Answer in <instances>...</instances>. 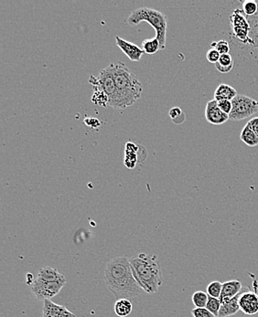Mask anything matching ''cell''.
Listing matches in <instances>:
<instances>
[{"mask_svg": "<svg viewBox=\"0 0 258 317\" xmlns=\"http://www.w3.org/2000/svg\"><path fill=\"white\" fill-rule=\"evenodd\" d=\"M170 117L176 125H180L185 121V113L179 107H173L169 113Z\"/></svg>", "mask_w": 258, "mask_h": 317, "instance_id": "cell-28", "label": "cell"}, {"mask_svg": "<svg viewBox=\"0 0 258 317\" xmlns=\"http://www.w3.org/2000/svg\"><path fill=\"white\" fill-rule=\"evenodd\" d=\"M37 279H40L45 282H60L66 283L65 277L62 274H60L58 270L54 269L50 266L41 267L38 272Z\"/></svg>", "mask_w": 258, "mask_h": 317, "instance_id": "cell-16", "label": "cell"}, {"mask_svg": "<svg viewBox=\"0 0 258 317\" xmlns=\"http://www.w3.org/2000/svg\"><path fill=\"white\" fill-rule=\"evenodd\" d=\"M192 314L193 317H215L206 307L204 308L195 307L192 311Z\"/></svg>", "mask_w": 258, "mask_h": 317, "instance_id": "cell-30", "label": "cell"}, {"mask_svg": "<svg viewBox=\"0 0 258 317\" xmlns=\"http://www.w3.org/2000/svg\"><path fill=\"white\" fill-rule=\"evenodd\" d=\"M104 281L115 299H128L142 295L144 291L132 273L129 258L115 257L106 264Z\"/></svg>", "mask_w": 258, "mask_h": 317, "instance_id": "cell-1", "label": "cell"}, {"mask_svg": "<svg viewBox=\"0 0 258 317\" xmlns=\"http://www.w3.org/2000/svg\"><path fill=\"white\" fill-rule=\"evenodd\" d=\"M114 308V313L118 316L126 317L131 313L133 305L128 299H119L116 300Z\"/></svg>", "mask_w": 258, "mask_h": 317, "instance_id": "cell-19", "label": "cell"}, {"mask_svg": "<svg viewBox=\"0 0 258 317\" xmlns=\"http://www.w3.org/2000/svg\"><path fill=\"white\" fill-rule=\"evenodd\" d=\"M205 118L207 122L210 123L215 126H221L229 119V114L223 113L221 109L219 108L217 101L210 100L207 103L205 108Z\"/></svg>", "mask_w": 258, "mask_h": 317, "instance_id": "cell-9", "label": "cell"}, {"mask_svg": "<svg viewBox=\"0 0 258 317\" xmlns=\"http://www.w3.org/2000/svg\"><path fill=\"white\" fill-rule=\"evenodd\" d=\"M222 290H223V283L219 281H214L209 283V285L207 286L208 296L215 297V298H220Z\"/></svg>", "mask_w": 258, "mask_h": 317, "instance_id": "cell-25", "label": "cell"}, {"mask_svg": "<svg viewBox=\"0 0 258 317\" xmlns=\"http://www.w3.org/2000/svg\"><path fill=\"white\" fill-rule=\"evenodd\" d=\"M108 67L113 74L124 109L134 105L140 99L143 91L142 84L136 74L123 62L111 63Z\"/></svg>", "mask_w": 258, "mask_h": 317, "instance_id": "cell-3", "label": "cell"}, {"mask_svg": "<svg viewBox=\"0 0 258 317\" xmlns=\"http://www.w3.org/2000/svg\"><path fill=\"white\" fill-rule=\"evenodd\" d=\"M142 50L145 53L152 55L159 52L162 48L158 39L155 37L153 39H145L142 42Z\"/></svg>", "mask_w": 258, "mask_h": 317, "instance_id": "cell-23", "label": "cell"}, {"mask_svg": "<svg viewBox=\"0 0 258 317\" xmlns=\"http://www.w3.org/2000/svg\"><path fill=\"white\" fill-rule=\"evenodd\" d=\"M240 310L247 315H254L258 313V295L250 289L245 291L239 300Z\"/></svg>", "mask_w": 258, "mask_h": 317, "instance_id": "cell-10", "label": "cell"}, {"mask_svg": "<svg viewBox=\"0 0 258 317\" xmlns=\"http://www.w3.org/2000/svg\"><path fill=\"white\" fill-rule=\"evenodd\" d=\"M250 25V39L253 41V47L258 48V10L252 17H247Z\"/></svg>", "mask_w": 258, "mask_h": 317, "instance_id": "cell-22", "label": "cell"}, {"mask_svg": "<svg viewBox=\"0 0 258 317\" xmlns=\"http://www.w3.org/2000/svg\"><path fill=\"white\" fill-rule=\"evenodd\" d=\"M237 95L238 94H237V90L234 88L228 85V84L222 83L215 90V100L217 101V102L222 100L232 101Z\"/></svg>", "mask_w": 258, "mask_h": 317, "instance_id": "cell-17", "label": "cell"}, {"mask_svg": "<svg viewBox=\"0 0 258 317\" xmlns=\"http://www.w3.org/2000/svg\"><path fill=\"white\" fill-rule=\"evenodd\" d=\"M146 21L153 27L156 31V38L161 45L162 50L166 48L168 21L166 15L156 9L140 8L132 12L127 18L129 26H136L140 22Z\"/></svg>", "mask_w": 258, "mask_h": 317, "instance_id": "cell-4", "label": "cell"}, {"mask_svg": "<svg viewBox=\"0 0 258 317\" xmlns=\"http://www.w3.org/2000/svg\"><path fill=\"white\" fill-rule=\"evenodd\" d=\"M65 284V282H45L36 278L31 284V291L36 298L40 301L51 300L57 296Z\"/></svg>", "mask_w": 258, "mask_h": 317, "instance_id": "cell-8", "label": "cell"}, {"mask_svg": "<svg viewBox=\"0 0 258 317\" xmlns=\"http://www.w3.org/2000/svg\"><path fill=\"white\" fill-rule=\"evenodd\" d=\"M217 103H218L219 108L221 109L223 113L226 114L231 113L232 109V101L222 100L219 101Z\"/></svg>", "mask_w": 258, "mask_h": 317, "instance_id": "cell-32", "label": "cell"}, {"mask_svg": "<svg viewBox=\"0 0 258 317\" xmlns=\"http://www.w3.org/2000/svg\"><path fill=\"white\" fill-rule=\"evenodd\" d=\"M132 273L145 294L158 292L163 283V276L158 257L148 253H139L129 258Z\"/></svg>", "mask_w": 258, "mask_h": 317, "instance_id": "cell-2", "label": "cell"}, {"mask_svg": "<svg viewBox=\"0 0 258 317\" xmlns=\"http://www.w3.org/2000/svg\"><path fill=\"white\" fill-rule=\"evenodd\" d=\"M243 284L238 280H232L223 282V290L220 296L221 303H224L228 300L232 299L234 296H237L243 289Z\"/></svg>", "mask_w": 258, "mask_h": 317, "instance_id": "cell-14", "label": "cell"}, {"mask_svg": "<svg viewBox=\"0 0 258 317\" xmlns=\"http://www.w3.org/2000/svg\"><path fill=\"white\" fill-rule=\"evenodd\" d=\"M220 57H221V54L215 48H210L206 54V58H207L208 61L210 63H214V64H216L218 62Z\"/></svg>", "mask_w": 258, "mask_h": 317, "instance_id": "cell-31", "label": "cell"}, {"mask_svg": "<svg viewBox=\"0 0 258 317\" xmlns=\"http://www.w3.org/2000/svg\"><path fill=\"white\" fill-rule=\"evenodd\" d=\"M243 11L246 17H252L256 14L258 10V3L253 0H246L243 3Z\"/></svg>", "mask_w": 258, "mask_h": 317, "instance_id": "cell-27", "label": "cell"}, {"mask_svg": "<svg viewBox=\"0 0 258 317\" xmlns=\"http://www.w3.org/2000/svg\"><path fill=\"white\" fill-rule=\"evenodd\" d=\"M230 24L232 33L242 43L253 46V41L250 39V25L246 15L243 9H236L230 16Z\"/></svg>", "mask_w": 258, "mask_h": 317, "instance_id": "cell-7", "label": "cell"}, {"mask_svg": "<svg viewBox=\"0 0 258 317\" xmlns=\"http://www.w3.org/2000/svg\"><path fill=\"white\" fill-rule=\"evenodd\" d=\"M221 306H222V303H221V301H220L219 298H215V297L209 296L208 302H207V304H206V308L208 309L215 317H218Z\"/></svg>", "mask_w": 258, "mask_h": 317, "instance_id": "cell-26", "label": "cell"}, {"mask_svg": "<svg viewBox=\"0 0 258 317\" xmlns=\"http://www.w3.org/2000/svg\"><path fill=\"white\" fill-rule=\"evenodd\" d=\"M116 45L123 53H125L128 59L132 61H139L144 54V51L136 44L132 43L126 39L120 38L119 36L115 37Z\"/></svg>", "mask_w": 258, "mask_h": 317, "instance_id": "cell-11", "label": "cell"}, {"mask_svg": "<svg viewBox=\"0 0 258 317\" xmlns=\"http://www.w3.org/2000/svg\"><path fill=\"white\" fill-rule=\"evenodd\" d=\"M89 83L92 84V86H97L105 91L106 95L109 98L108 106H111L114 109H124L122 101H121L118 88L114 83L113 74L108 66L104 70H101L98 77L91 76Z\"/></svg>", "mask_w": 258, "mask_h": 317, "instance_id": "cell-5", "label": "cell"}, {"mask_svg": "<svg viewBox=\"0 0 258 317\" xmlns=\"http://www.w3.org/2000/svg\"><path fill=\"white\" fill-rule=\"evenodd\" d=\"M83 123L85 124V126H89L90 128H92V129H97V128L102 126V123H101L99 119H97V118L96 117H92V116L85 118V119L83 120Z\"/></svg>", "mask_w": 258, "mask_h": 317, "instance_id": "cell-33", "label": "cell"}, {"mask_svg": "<svg viewBox=\"0 0 258 317\" xmlns=\"http://www.w3.org/2000/svg\"><path fill=\"white\" fill-rule=\"evenodd\" d=\"M215 67L221 74H228L233 68V59L231 54H223L220 57L218 62L215 64Z\"/></svg>", "mask_w": 258, "mask_h": 317, "instance_id": "cell-20", "label": "cell"}, {"mask_svg": "<svg viewBox=\"0 0 258 317\" xmlns=\"http://www.w3.org/2000/svg\"><path fill=\"white\" fill-rule=\"evenodd\" d=\"M212 48H215L221 55L223 54H229L230 52V46L226 40H219L217 42H213L210 44Z\"/></svg>", "mask_w": 258, "mask_h": 317, "instance_id": "cell-29", "label": "cell"}, {"mask_svg": "<svg viewBox=\"0 0 258 317\" xmlns=\"http://www.w3.org/2000/svg\"><path fill=\"white\" fill-rule=\"evenodd\" d=\"M240 138L244 143L250 148H254L258 145V136L255 135L254 131L251 129L247 124L241 132Z\"/></svg>", "mask_w": 258, "mask_h": 317, "instance_id": "cell-18", "label": "cell"}, {"mask_svg": "<svg viewBox=\"0 0 258 317\" xmlns=\"http://www.w3.org/2000/svg\"><path fill=\"white\" fill-rule=\"evenodd\" d=\"M209 296L207 292L202 291H195L193 296V303L195 307L198 308H204L206 307V304L208 302Z\"/></svg>", "mask_w": 258, "mask_h": 317, "instance_id": "cell-24", "label": "cell"}, {"mask_svg": "<svg viewBox=\"0 0 258 317\" xmlns=\"http://www.w3.org/2000/svg\"><path fill=\"white\" fill-rule=\"evenodd\" d=\"M232 112L229 119L232 121H241L251 117L258 112V102L248 96L238 95L232 101Z\"/></svg>", "mask_w": 258, "mask_h": 317, "instance_id": "cell-6", "label": "cell"}, {"mask_svg": "<svg viewBox=\"0 0 258 317\" xmlns=\"http://www.w3.org/2000/svg\"><path fill=\"white\" fill-rule=\"evenodd\" d=\"M140 147H137L132 142H127L126 143V150H125V159L124 165L127 166L128 169H133L136 166L138 162V156Z\"/></svg>", "mask_w": 258, "mask_h": 317, "instance_id": "cell-15", "label": "cell"}, {"mask_svg": "<svg viewBox=\"0 0 258 317\" xmlns=\"http://www.w3.org/2000/svg\"><path fill=\"white\" fill-rule=\"evenodd\" d=\"M249 288L248 287H243L242 291L234 296L232 299L228 300L224 303H222V306L219 312L218 317H228L233 315L240 311V305H239V300L240 297L245 291H247Z\"/></svg>", "mask_w": 258, "mask_h": 317, "instance_id": "cell-13", "label": "cell"}, {"mask_svg": "<svg viewBox=\"0 0 258 317\" xmlns=\"http://www.w3.org/2000/svg\"><path fill=\"white\" fill-rule=\"evenodd\" d=\"M92 102L96 105H99L102 107H107L109 105V98L102 89L97 86H93Z\"/></svg>", "mask_w": 258, "mask_h": 317, "instance_id": "cell-21", "label": "cell"}, {"mask_svg": "<svg viewBox=\"0 0 258 317\" xmlns=\"http://www.w3.org/2000/svg\"><path fill=\"white\" fill-rule=\"evenodd\" d=\"M42 317H76L65 306L53 303L52 300L43 301Z\"/></svg>", "mask_w": 258, "mask_h": 317, "instance_id": "cell-12", "label": "cell"}, {"mask_svg": "<svg viewBox=\"0 0 258 317\" xmlns=\"http://www.w3.org/2000/svg\"><path fill=\"white\" fill-rule=\"evenodd\" d=\"M247 125L251 127V129L254 131L255 135L258 136V117H254L251 119L249 122L247 123Z\"/></svg>", "mask_w": 258, "mask_h": 317, "instance_id": "cell-34", "label": "cell"}]
</instances>
